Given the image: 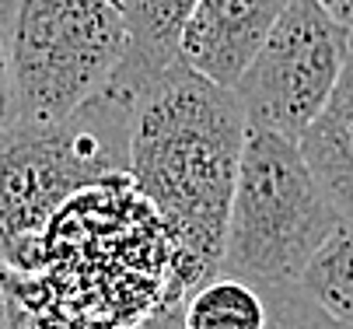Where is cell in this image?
Returning a JSON list of instances; mask_svg holds the SVG:
<instances>
[{
  "instance_id": "cell-16",
  "label": "cell",
  "mask_w": 353,
  "mask_h": 329,
  "mask_svg": "<svg viewBox=\"0 0 353 329\" xmlns=\"http://www.w3.org/2000/svg\"><path fill=\"white\" fill-rule=\"evenodd\" d=\"M329 8V14H336L346 28H350V39H353V0H322Z\"/></svg>"
},
{
  "instance_id": "cell-2",
  "label": "cell",
  "mask_w": 353,
  "mask_h": 329,
  "mask_svg": "<svg viewBox=\"0 0 353 329\" xmlns=\"http://www.w3.org/2000/svg\"><path fill=\"white\" fill-rule=\"evenodd\" d=\"M245 130L234 88L189 63L172 67L133 99L126 172L172 231L185 291L221 273Z\"/></svg>"
},
{
  "instance_id": "cell-9",
  "label": "cell",
  "mask_w": 353,
  "mask_h": 329,
  "mask_svg": "<svg viewBox=\"0 0 353 329\" xmlns=\"http://www.w3.org/2000/svg\"><path fill=\"white\" fill-rule=\"evenodd\" d=\"M346 224H353V39L350 60L325 112L297 140Z\"/></svg>"
},
{
  "instance_id": "cell-1",
  "label": "cell",
  "mask_w": 353,
  "mask_h": 329,
  "mask_svg": "<svg viewBox=\"0 0 353 329\" xmlns=\"http://www.w3.org/2000/svg\"><path fill=\"white\" fill-rule=\"evenodd\" d=\"M8 291L35 329H130L185 284L172 231L119 172L57 210L32 270H8Z\"/></svg>"
},
{
  "instance_id": "cell-6",
  "label": "cell",
  "mask_w": 353,
  "mask_h": 329,
  "mask_svg": "<svg viewBox=\"0 0 353 329\" xmlns=\"http://www.w3.org/2000/svg\"><path fill=\"white\" fill-rule=\"evenodd\" d=\"M350 60V28L322 0H290L234 81L252 126L301 140L325 112Z\"/></svg>"
},
{
  "instance_id": "cell-5",
  "label": "cell",
  "mask_w": 353,
  "mask_h": 329,
  "mask_svg": "<svg viewBox=\"0 0 353 329\" xmlns=\"http://www.w3.org/2000/svg\"><path fill=\"white\" fill-rule=\"evenodd\" d=\"M126 53L119 0H18L11 21L18 119H67L112 84Z\"/></svg>"
},
{
  "instance_id": "cell-8",
  "label": "cell",
  "mask_w": 353,
  "mask_h": 329,
  "mask_svg": "<svg viewBox=\"0 0 353 329\" xmlns=\"http://www.w3.org/2000/svg\"><path fill=\"white\" fill-rule=\"evenodd\" d=\"M119 4L130 28V53L112 84L137 99L140 88L185 63L182 32L196 11V0H119Z\"/></svg>"
},
{
  "instance_id": "cell-7",
  "label": "cell",
  "mask_w": 353,
  "mask_h": 329,
  "mask_svg": "<svg viewBox=\"0 0 353 329\" xmlns=\"http://www.w3.org/2000/svg\"><path fill=\"white\" fill-rule=\"evenodd\" d=\"M290 0H196V11L182 32V60L224 88L259 50L273 21Z\"/></svg>"
},
{
  "instance_id": "cell-12",
  "label": "cell",
  "mask_w": 353,
  "mask_h": 329,
  "mask_svg": "<svg viewBox=\"0 0 353 329\" xmlns=\"http://www.w3.org/2000/svg\"><path fill=\"white\" fill-rule=\"evenodd\" d=\"M266 329H350L339 319H332L319 301H312L301 284H280V288H266Z\"/></svg>"
},
{
  "instance_id": "cell-14",
  "label": "cell",
  "mask_w": 353,
  "mask_h": 329,
  "mask_svg": "<svg viewBox=\"0 0 353 329\" xmlns=\"http://www.w3.org/2000/svg\"><path fill=\"white\" fill-rule=\"evenodd\" d=\"M0 329H35L28 322V315L18 308V301L11 298V291H8V270H4V263H0Z\"/></svg>"
},
{
  "instance_id": "cell-13",
  "label": "cell",
  "mask_w": 353,
  "mask_h": 329,
  "mask_svg": "<svg viewBox=\"0 0 353 329\" xmlns=\"http://www.w3.org/2000/svg\"><path fill=\"white\" fill-rule=\"evenodd\" d=\"M18 0H0V130L18 119V95H14V63H11V21Z\"/></svg>"
},
{
  "instance_id": "cell-10",
  "label": "cell",
  "mask_w": 353,
  "mask_h": 329,
  "mask_svg": "<svg viewBox=\"0 0 353 329\" xmlns=\"http://www.w3.org/2000/svg\"><path fill=\"white\" fill-rule=\"evenodd\" d=\"M185 329H266V295L231 273H214L182 298Z\"/></svg>"
},
{
  "instance_id": "cell-3",
  "label": "cell",
  "mask_w": 353,
  "mask_h": 329,
  "mask_svg": "<svg viewBox=\"0 0 353 329\" xmlns=\"http://www.w3.org/2000/svg\"><path fill=\"white\" fill-rule=\"evenodd\" d=\"M133 95L109 84L67 119L0 130V263L25 273L57 210L84 186L130 168Z\"/></svg>"
},
{
  "instance_id": "cell-15",
  "label": "cell",
  "mask_w": 353,
  "mask_h": 329,
  "mask_svg": "<svg viewBox=\"0 0 353 329\" xmlns=\"http://www.w3.org/2000/svg\"><path fill=\"white\" fill-rule=\"evenodd\" d=\"M182 298H185V295H182ZM182 298L161 305L158 312H150L147 319H140V322L130 326V329H185V308H182Z\"/></svg>"
},
{
  "instance_id": "cell-4",
  "label": "cell",
  "mask_w": 353,
  "mask_h": 329,
  "mask_svg": "<svg viewBox=\"0 0 353 329\" xmlns=\"http://www.w3.org/2000/svg\"><path fill=\"white\" fill-rule=\"evenodd\" d=\"M339 224L343 214L297 140L248 123L221 273L241 277L259 291L297 284Z\"/></svg>"
},
{
  "instance_id": "cell-11",
  "label": "cell",
  "mask_w": 353,
  "mask_h": 329,
  "mask_svg": "<svg viewBox=\"0 0 353 329\" xmlns=\"http://www.w3.org/2000/svg\"><path fill=\"white\" fill-rule=\"evenodd\" d=\"M301 291L353 329V224H339L301 273Z\"/></svg>"
}]
</instances>
